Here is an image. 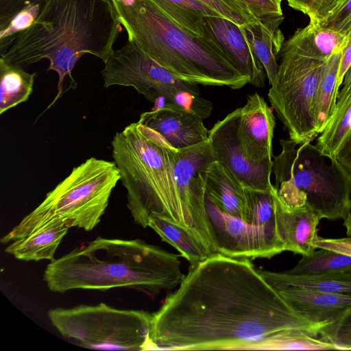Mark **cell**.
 Here are the masks:
<instances>
[{
  "label": "cell",
  "mask_w": 351,
  "mask_h": 351,
  "mask_svg": "<svg viewBox=\"0 0 351 351\" xmlns=\"http://www.w3.org/2000/svg\"><path fill=\"white\" fill-rule=\"evenodd\" d=\"M152 316L154 350H268L285 330L324 326L298 315L251 260L219 253L190 265Z\"/></svg>",
  "instance_id": "6da1fadb"
},
{
  "label": "cell",
  "mask_w": 351,
  "mask_h": 351,
  "mask_svg": "<svg viewBox=\"0 0 351 351\" xmlns=\"http://www.w3.org/2000/svg\"><path fill=\"white\" fill-rule=\"evenodd\" d=\"M123 28L110 0H43L34 23L14 39L1 58L21 66L49 60L48 70L57 73L58 82L45 112L62 97L65 77L73 80L71 73L78 60L88 53L104 62Z\"/></svg>",
  "instance_id": "7a4b0ae2"
},
{
  "label": "cell",
  "mask_w": 351,
  "mask_h": 351,
  "mask_svg": "<svg viewBox=\"0 0 351 351\" xmlns=\"http://www.w3.org/2000/svg\"><path fill=\"white\" fill-rule=\"evenodd\" d=\"M180 256L139 239L98 237L51 261L43 278L55 293L124 287L155 297L181 282Z\"/></svg>",
  "instance_id": "3957f363"
},
{
  "label": "cell",
  "mask_w": 351,
  "mask_h": 351,
  "mask_svg": "<svg viewBox=\"0 0 351 351\" xmlns=\"http://www.w3.org/2000/svg\"><path fill=\"white\" fill-rule=\"evenodd\" d=\"M128 40L179 78L196 84L239 89L250 78L210 32L193 37L147 0H110Z\"/></svg>",
  "instance_id": "277c9868"
},
{
  "label": "cell",
  "mask_w": 351,
  "mask_h": 351,
  "mask_svg": "<svg viewBox=\"0 0 351 351\" xmlns=\"http://www.w3.org/2000/svg\"><path fill=\"white\" fill-rule=\"evenodd\" d=\"M111 145L134 221L147 228L149 217L158 215L193 233L175 176L178 149L138 121L117 132Z\"/></svg>",
  "instance_id": "5b68a950"
},
{
  "label": "cell",
  "mask_w": 351,
  "mask_h": 351,
  "mask_svg": "<svg viewBox=\"0 0 351 351\" xmlns=\"http://www.w3.org/2000/svg\"><path fill=\"white\" fill-rule=\"evenodd\" d=\"M272 172L277 195L289 208L309 206L322 219L344 220L351 211V177L316 145L281 139Z\"/></svg>",
  "instance_id": "8992f818"
},
{
  "label": "cell",
  "mask_w": 351,
  "mask_h": 351,
  "mask_svg": "<svg viewBox=\"0 0 351 351\" xmlns=\"http://www.w3.org/2000/svg\"><path fill=\"white\" fill-rule=\"evenodd\" d=\"M119 180V171L114 161L94 157L86 160L3 236L1 243H10L51 226L93 230L100 222Z\"/></svg>",
  "instance_id": "52a82bcc"
},
{
  "label": "cell",
  "mask_w": 351,
  "mask_h": 351,
  "mask_svg": "<svg viewBox=\"0 0 351 351\" xmlns=\"http://www.w3.org/2000/svg\"><path fill=\"white\" fill-rule=\"evenodd\" d=\"M47 315L62 336L86 348L151 349L153 316L143 310L119 309L101 302L51 308Z\"/></svg>",
  "instance_id": "ba28073f"
},
{
  "label": "cell",
  "mask_w": 351,
  "mask_h": 351,
  "mask_svg": "<svg viewBox=\"0 0 351 351\" xmlns=\"http://www.w3.org/2000/svg\"><path fill=\"white\" fill-rule=\"evenodd\" d=\"M104 86L133 87L154 104V108L178 107L202 119L208 117L212 102L200 97L196 84L184 81L156 62L134 41L113 50L101 71Z\"/></svg>",
  "instance_id": "9c48e42d"
},
{
  "label": "cell",
  "mask_w": 351,
  "mask_h": 351,
  "mask_svg": "<svg viewBox=\"0 0 351 351\" xmlns=\"http://www.w3.org/2000/svg\"><path fill=\"white\" fill-rule=\"evenodd\" d=\"M268 99L295 144L311 143L318 135L315 102L326 60L306 56L285 41Z\"/></svg>",
  "instance_id": "30bf717a"
},
{
  "label": "cell",
  "mask_w": 351,
  "mask_h": 351,
  "mask_svg": "<svg viewBox=\"0 0 351 351\" xmlns=\"http://www.w3.org/2000/svg\"><path fill=\"white\" fill-rule=\"evenodd\" d=\"M205 202L217 253L252 260L270 258L286 251L276 226H256L226 214L206 194Z\"/></svg>",
  "instance_id": "8fae6325"
},
{
  "label": "cell",
  "mask_w": 351,
  "mask_h": 351,
  "mask_svg": "<svg viewBox=\"0 0 351 351\" xmlns=\"http://www.w3.org/2000/svg\"><path fill=\"white\" fill-rule=\"evenodd\" d=\"M213 160L209 139L177 149L175 176L192 232L217 253L205 202L206 169Z\"/></svg>",
  "instance_id": "7c38bea8"
},
{
  "label": "cell",
  "mask_w": 351,
  "mask_h": 351,
  "mask_svg": "<svg viewBox=\"0 0 351 351\" xmlns=\"http://www.w3.org/2000/svg\"><path fill=\"white\" fill-rule=\"evenodd\" d=\"M239 108L215 123L208 131L215 160L223 165L245 188L267 190L273 186L270 177L273 161L263 164L251 162L245 154L237 136Z\"/></svg>",
  "instance_id": "4fadbf2b"
},
{
  "label": "cell",
  "mask_w": 351,
  "mask_h": 351,
  "mask_svg": "<svg viewBox=\"0 0 351 351\" xmlns=\"http://www.w3.org/2000/svg\"><path fill=\"white\" fill-rule=\"evenodd\" d=\"M275 117L258 93L248 95L239 108L237 136L247 158L255 164L271 162Z\"/></svg>",
  "instance_id": "5bb4252c"
},
{
  "label": "cell",
  "mask_w": 351,
  "mask_h": 351,
  "mask_svg": "<svg viewBox=\"0 0 351 351\" xmlns=\"http://www.w3.org/2000/svg\"><path fill=\"white\" fill-rule=\"evenodd\" d=\"M203 119L184 109L167 106L143 112L138 121L161 135L172 147L187 148L208 139Z\"/></svg>",
  "instance_id": "9a60e30c"
},
{
  "label": "cell",
  "mask_w": 351,
  "mask_h": 351,
  "mask_svg": "<svg viewBox=\"0 0 351 351\" xmlns=\"http://www.w3.org/2000/svg\"><path fill=\"white\" fill-rule=\"evenodd\" d=\"M276 228L285 245V250L302 256L311 255L315 250L319 215L307 204L295 208L286 207L274 188Z\"/></svg>",
  "instance_id": "2e32d148"
},
{
  "label": "cell",
  "mask_w": 351,
  "mask_h": 351,
  "mask_svg": "<svg viewBox=\"0 0 351 351\" xmlns=\"http://www.w3.org/2000/svg\"><path fill=\"white\" fill-rule=\"evenodd\" d=\"M206 21L238 69L250 78V84L263 87L265 84L264 68L245 28L221 16H206Z\"/></svg>",
  "instance_id": "e0dca14e"
},
{
  "label": "cell",
  "mask_w": 351,
  "mask_h": 351,
  "mask_svg": "<svg viewBox=\"0 0 351 351\" xmlns=\"http://www.w3.org/2000/svg\"><path fill=\"white\" fill-rule=\"evenodd\" d=\"M274 289L298 315L311 323L324 326L339 318L351 306V295L296 287Z\"/></svg>",
  "instance_id": "ac0fdd59"
},
{
  "label": "cell",
  "mask_w": 351,
  "mask_h": 351,
  "mask_svg": "<svg viewBox=\"0 0 351 351\" xmlns=\"http://www.w3.org/2000/svg\"><path fill=\"white\" fill-rule=\"evenodd\" d=\"M205 190L218 209L246 221L247 206L244 186L215 160L206 169Z\"/></svg>",
  "instance_id": "d6986e66"
},
{
  "label": "cell",
  "mask_w": 351,
  "mask_h": 351,
  "mask_svg": "<svg viewBox=\"0 0 351 351\" xmlns=\"http://www.w3.org/2000/svg\"><path fill=\"white\" fill-rule=\"evenodd\" d=\"M274 288L296 287L334 294L351 295V269L321 274L296 275L258 269Z\"/></svg>",
  "instance_id": "ffe728a7"
},
{
  "label": "cell",
  "mask_w": 351,
  "mask_h": 351,
  "mask_svg": "<svg viewBox=\"0 0 351 351\" xmlns=\"http://www.w3.org/2000/svg\"><path fill=\"white\" fill-rule=\"evenodd\" d=\"M348 39V34L309 21L285 42L306 56L327 60L334 53L342 52Z\"/></svg>",
  "instance_id": "44dd1931"
},
{
  "label": "cell",
  "mask_w": 351,
  "mask_h": 351,
  "mask_svg": "<svg viewBox=\"0 0 351 351\" xmlns=\"http://www.w3.org/2000/svg\"><path fill=\"white\" fill-rule=\"evenodd\" d=\"M147 1L176 26L193 37H202L210 32L206 16H221L197 0Z\"/></svg>",
  "instance_id": "7402d4cb"
},
{
  "label": "cell",
  "mask_w": 351,
  "mask_h": 351,
  "mask_svg": "<svg viewBox=\"0 0 351 351\" xmlns=\"http://www.w3.org/2000/svg\"><path fill=\"white\" fill-rule=\"evenodd\" d=\"M282 20L283 17H278L244 27L270 85L278 73L279 64L276 56L284 43L283 35L278 29Z\"/></svg>",
  "instance_id": "603a6c76"
},
{
  "label": "cell",
  "mask_w": 351,
  "mask_h": 351,
  "mask_svg": "<svg viewBox=\"0 0 351 351\" xmlns=\"http://www.w3.org/2000/svg\"><path fill=\"white\" fill-rule=\"evenodd\" d=\"M69 229L61 226L40 228L21 239L10 242L5 251L21 261H51Z\"/></svg>",
  "instance_id": "cb8c5ba5"
},
{
  "label": "cell",
  "mask_w": 351,
  "mask_h": 351,
  "mask_svg": "<svg viewBox=\"0 0 351 351\" xmlns=\"http://www.w3.org/2000/svg\"><path fill=\"white\" fill-rule=\"evenodd\" d=\"M148 227L154 230L163 241L176 249L190 265H195L214 254L187 228L162 217L152 215Z\"/></svg>",
  "instance_id": "d4e9b609"
},
{
  "label": "cell",
  "mask_w": 351,
  "mask_h": 351,
  "mask_svg": "<svg viewBox=\"0 0 351 351\" xmlns=\"http://www.w3.org/2000/svg\"><path fill=\"white\" fill-rule=\"evenodd\" d=\"M36 73L0 58V114L27 101L33 91Z\"/></svg>",
  "instance_id": "484cf974"
},
{
  "label": "cell",
  "mask_w": 351,
  "mask_h": 351,
  "mask_svg": "<svg viewBox=\"0 0 351 351\" xmlns=\"http://www.w3.org/2000/svg\"><path fill=\"white\" fill-rule=\"evenodd\" d=\"M341 53H334L326 60L318 85L315 102V112L316 128L319 134L326 127L335 109L339 93L337 88V80Z\"/></svg>",
  "instance_id": "4316f807"
},
{
  "label": "cell",
  "mask_w": 351,
  "mask_h": 351,
  "mask_svg": "<svg viewBox=\"0 0 351 351\" xmlns=\"http://www.w3.org/2000/svg\"><path fill=\"white\" fill-rule=\"evenodd\" d=\"M43 0L27 1L21 7L2 14L0 19V49L4 52L14 39L36 21Z\"/></svg>",
  "instance_id": "83f0119b"
},
{
  "label": "cell",
  "mask_w": 351,
  "mask_h": 351,
  "mask_svg": "<svg viewBox=\"0 0 351 351\" xmlns=\"http://www.w3.org/2000/svg\"><path fill=\"white\" fill-rule=\"evenodd\" d=\"M302 258L287 273L296 275L321 274L351 269V256L324 248H318Z\"/></svg>",
  "instance_id": "f1b7e54d"
},
{
  "label": "cell",
  "mask_w": 351,
  "mask_h": 351,
  "mask_svg": "<svg viewBox=\"0 0 351 351\" xmlns=\"http://www.w3.org/2000/svg\"><path fill=\"white\" fill-rule=\"evenodd\" d=\"M274 186L267 190L245 187L247 213L246 221L256 226H276Z\"/></svg>",
  "instance_id": "f546056e"
},
{
  "label": "cell",
  "mask_w": 351,
  "mask_h": 351,
  "mask_svg": "<svg viewBox=\"0 0 351 351\" xmlns=\"http://www.w3.org/2000/svg\"><path fill=\"white\" fill-rule=\"evenodd\" d=\"M319 335L332 343L336 350H351V306L339 318L323 326Z\"/></svg>",
  "instance_id": "4dcf8cb0"
},
{
  "label": "cell",
  "mask_w": 351,
  "mask_h": 351,
  "mask_svg": "<svg viewBox=\"0 0 351 351\" xmlns=\"http://www.w3.org/2000/svg\"><path fill=\"white\" fill-rule=\"evenodd\" d=\"M289 6L309 17V21L322 25L346 0H285Z\"/></svg>",
  "instance_id": "1f68e13d"
},
{
  "label": "cell",
  "mask_w": 351,
  "mask_h": 351,
  "mask_svg": "<svg viewBox=\"0 0 351 351\" xmlns=\"http://www.w3.org/2000/svg\"><path fill=\"white\" fill-rule=\"evenodd\" d=\"M246 6L260 21L283 16L282 0H237Z\"/></svg>",
  "instance_id": "d6a6232c"
},
{
  "label": "cell",
  "mask_w": 351,
  "mask_h": 351,
  "mask_svg": "<svg viewBox=\"0 0 351 351\" xmlns=\"http://www.w3.org/2000/svg\"><path fill=\"white\" fill-rule=\"evenodd\" d=\"M320 25L348 34L351 31V0H346Z\"/></svg>",
  "instance_id": "836d02e7"
},
{
  "label": "cell",
  "mask_w": 351,
  "mask_h": 351,
  "mask_svg": "<svg viewBox=\"0 0 351 351\" xmlns=\"http://www.w3.org/2000/svg\"><path fill=\"white\" fill-rule=\"evenodd\" d=\"M314 246L316 249H328L351 256V236L335 239H326L318 236L314 241Z\"/></svg>",
  "instance_id": "e575fe53"
},
{
  "label": "cell",
  "mask_w": 351,
  "mask_h": 351,
  "mask_svg": "<svg viewBox=\"0 0 351 351\" xmlns=\"http://www.w3.org/2000/svg\"><path fill=\"white\" fill-rule=\"evenodd\" d=\"M341 86L333 114L339 113L351 101V65L345 73Z\"/></svg>",
  "instance_id": "d590c367"
},
{
  "label": "cell",
  "mask_w": 351,
  "mask_h": 351,
  "mask_svg": "<svg viewBox=\"0 0 351 351\" xmlns=\"http://www.w3.org/2000/svg\"><path fill=\"white\" fill-rule=\"evenodd\" d=\"M336 158L351 177V128L344 137L337 153Z\"/></svg>",
  "instance_id": "8d00e7d4"
},
{
  "label": "cell",
  "mask_w": 351,
  "mask_h": 351,
  "mask_svg": "<svg viewBox=\"0 0 351 351\" xmlns=\"http://www.w3.org/2000/svg\"><path fill=\"white\" fill-rule=\"evenodd\" d=\"M348 34V42L341 53L337 80V88L339 90L345 73L351 65V31Z\"/></svg>",
  "instance_id": "74e56055"
}]
</instances>
